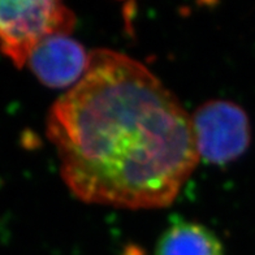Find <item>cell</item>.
<instances>
[{"label":"cell","instance_id":"cell-4","mask_svg":"<svg viewBox=\"0 0 255 255\" xmlns=\"http://www.w3.org/2000/svg\"><path fill=\"white\" fill-rule=\"evenodd\" d=\"M89 63L90 52L78 40L67 34H56L38 44L27 65L48 88L72 89L82 80Z\"/></svg>","mask_w":255,"mask_h":255},{"label":"cell","instance_id":"cell-2","mask_svg":"<svg viewBox=\"0 0 255 255\" xmlns=\"http://www.w3.org/2000/svg\"><path fill=\"white\" fill-rule=\"evenodd\" d=\"M76 22L73 10L56 0H0V52L22 68L42 40L71 35Z\"/></svg>","mask_w":255,"mask_h":255},{"label":"cell","instance_id":"cell-1","mask_svg":"<svg viewBox=\"0 0 255 255\" xmlns=\"http://www.w3.org/2000/svg\"><path fill=\"white\" fill-rule=\"evenodd\" d=\"M47 138L72 194L129 210L169 206L198 164L190 115L146 65L90 52L82 80L50 108Z\"/></svg>","mask_w":255,"mask_h":255},{"label":"cell","instance_id":"cell-3","mask_svg":"<svg viewBox=\"0 0 255 255\" xmlns=\"http://www.w3.org/2000/svg\"><path fill=\"white\" fill-rule=\"evenodd\" d=\"M191 131L199 160L223 165L245 154L252 127L245 110L229 101H210L190 115Z\"/></svg>","mask_w":255,"mask_h":255},{"label":"cell","instance_id":"cell-5","mask_svg":"<svg viewBox=\"0 0 255 255\" xmlns=\"http://www.w3.org/2000/svg\"><path fill=\"white\" fill-rule=\"evenodd\" d=\"M154 255H224V249L211 229L182 220L161 233Z\"/></svg>","mask_w":255,"mask_h":255}]
</instances>
